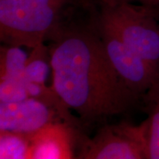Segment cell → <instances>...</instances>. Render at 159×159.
I'll list each match as a JSON object with an SVG mask.
<instances>
[{"label":"cell","instance_id":"2","mask_svg":"<svg viewBox=\"0 0 159 159\" xmlns=\"http://www.w3.org/2000/svg\"><path fill=\"white\" fill-rule=\"evenodd\" d=\"M71 0H0V38L34 49L54 38Z\"/></svg>","mask_w":159,"mask_h":159},{"label":"cell","instance_id":"6","mask_svg":"<svg viewBox=\"0 0 159 159\" xmlns=\"http://www.w3.org/2000/svg\"><path fill=\"white\" fill-rule=\"evenodd\" d=\"M114 69L134 93L145 97L159 87V74L115 34L97 29Z\"/></svg>","mask_w":159,"mask_h":159},{"label":"cell","instance_id":"4","mask_svg":"<svg viewBox=\"0 0 159 159\" xmlns=\"http://www.w3.org/2000/svg\"><path fill=\"white\" fill-rule=\"evenodd\" d=\"M72 116L34 97L17 102H0V132L33 135L48 125L64 123L71 125Z\"/></svg>","mask_w":159,"mask_h":159},{"label":"cell","instance_id":"13","mask_svg":"<svg viewBox=\"0 0 159 159\" xmlns=\"http://www.w3.org/2000/svg\"><path fill=\"white\" fill-rule=\"evenodd\" d=\"M100 2L102 6H115L123 3H131L159 9V0H100Z\"/></svg>","mask_w":159,"mask_h":159},{"label":"cell","instance_id":"8","mask_svg":"<svg viewBox=\"0 0 159 159\" xmlns=\"http://www.w3.org/2000/svg\"><path fill=\"white\" fill-rule=\"evenodd\" d=\"M148 108V118L144 121L146 159H159V87L144 97Z\"/></svg>","mask_w":159,"mask_h":159},{"label":"cell","instance_id":"7","mask_svg":"<svg viewBox=\"0 0 159 159\" xmlns=\"http://www.w3.org/2000/svg\"><path fill=\"white\" fill-rule=\"evenodd\" d=\"M31 137L30 159H75L71 125L57 123L48 125Z\"/></svg>","mask_w":159,"mask_h":159},{"label":"cell","instance_id":"11","mask_svg":"<svg viewBox=\"0 0 159 159\" xmlns=\"http://www.w3.org/2000/svg\"><path fill=\"white\" fill-rule=\"evenodd\" d=\"M0 58V79L25 76L29 55L20 47L2 46Z\"/></svg>","mask_w":159,"mask_h":159},{"label":"cell","instance_id":"5","mask_svg":"<svg viewBox=\"0 0 159 159\" xmlns=\"http://www.w3.org/2000/svg\"><path fill=\"white\" fill-rule=\"evenodd\" d=\"M75 159H146L144 123L103 127Z\"/></svg>","mask_w":159,"mask_h":159},{"label":"cell","instance_id":"3","mask_svg":"<svg viewBox=\"0 0 159 159\" xmlns=\"http://www.w3.org/2000/svg\"><path fill=\"white\" fill-rule=\"evenodd\" d=\"M158 11L131 3L102 6L97 27L115 34L159 74Z\"/></svg>","mask_w":159,"mask_h":159},{"label":"cell","instance_id":"1","mask_svg":"<svg viewBox=\"0 0 159 159\" xmlns=\"http://www.w3.org/2000/svg\"><path fill=\"white\" fill-rule=\"evenodd\" d=\"M49 51L51 87L81 119L97 121L124 113L142 97L119 77L98 32L60 30Z\"/></svg>","mask_w":159,"mask_h":159},{"label":"cell","instance_id":"9","mask_svg":"<svg viewBox=\"0 0 159 159\" xmlns=\"http://www.w3.org/2000/svg\"><path fill=\"white\" fill-rule=\"evenodd\" d=\"M51 73L50 51L44 44L32 49L25 67V79L27 82L44 85Z\"/></svg>","mask_w":159,"mask_h":159},{"label":"cell","instance_id":"12","mask_svg":"<svg viewBox=\"0 0 159 159\" xmlns=\"http://www.w3.org/2000/svg\"><path fill=\"white\" fill-rule=\"evenodd\" d=\"M25 76L0 79V102H17L29 97Z\"/></svg>","mask_w":159,"mask_h":159},{"label":"cell","instance_id":"10","mask_svg":"<svg viewBox=\"0 0 159 159\" xmlns=\"http://www.w3.org/2000/svg\"><path fill=\"white\" fill-rule=\"evenodd\" d=\"M31 137L11 132H0V159H30Z\"/></svg>","mask_w":159,"mask_h":159}]
</instances>
